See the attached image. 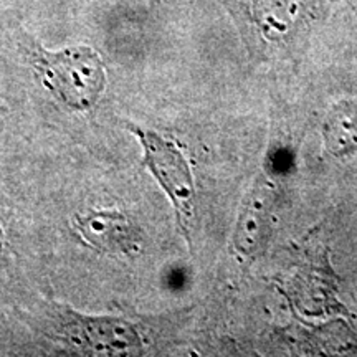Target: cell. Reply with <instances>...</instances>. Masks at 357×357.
I'll return each mask as SVG.
<instances>
[{"mask_svg":"<svg viewBox=\"0 0 357 357\" xmlns=\"http://www.w3.org/2000/svg\"><path fill=\"white\" fill-rule=\"evenodd\" d=\"M56 336L79 354L88 356H139L144 342L137 326L119 316H91L55 305Z\"/></svg>","mask_w":357,"mask_h":357,"instance_id":"4","label":"cell"},{"mask_svg":"<svg viewBox=\"0 0 357 357\" xmlns=\"http://www.w3.org/2000/svg\"><path fill=\"white\" fill-rule=\"evenodd\" d=\"M129 132L137 137L142 147V167L149 171L160 189L171 200L176 213L177 229L189 247L195 225V204L197 192L187 158L171 139L153 129L134 123H124Z\"/></svg>","mask_w":357,"mask_h":357,"instance_id":"3","label":"cell"},{"mask_svg":"<svg viewBox=\"0 0 357 357\" xmlns=\"http://www.w3.org/2000/svg\"><path fill=\"white\" fill-rule=\"evenodd\" d=\"M26 53L45 89L68 109L89 111L105 93V63L93 48L78 45L50 52L30 40Z\"/></svg>","mask_w":357,"mask_h":357,"instance_id":"2","label":"cell"},{"mask_svg":"<svg viewBox=\"0 0 357 357\" xmlns=\"http://www.w3.org/2000/svg\"><path fill=\"white\" fill-rule=\"evenodd\" d=\"M73 229L89 247L101 253L136 257L144 252L142 231L126 215L116 211H86L77 213Z\"/></svg>","mask_w":357,"mask_h":357,"instance_id":"5","label":"cell"},{"mask_svg":"<svg viewBox=\"0 0 357 357\" xmlns=\"http://www.w3.org/2000/svg\"><path fill=\"white\" fill-rule=\"evenodd\" d=\"M3 252H6V236H3V231L0 229V260L3 258Z\"/></svg>","mask_w":357,"mask_h":357,"instance_id":"8","label":"cell"},{"mask_svg":"<svg viewBox=\"0 0 357 357\" xmlns=\"http://www.w3.org/2000/svg\"><path fill=\"white\" fill-rule=\"evenodd\" d=\"M275 189L266 178H258L245 199L235 225L234 247L243 258H255L265 247L271 227Z\"/></svg>","mask_w":357,"mask_h":357,"instance_id":"6","label":"cell"},{"mask_svg":"<svg viewBox=\"0 0 357 357\" xmlns=\"http://www.w3.org/2000/svg\"><path fill=\"white\" fill-rule=\"evenodd\" d=\"M326 149L333 155H346L357 151V106L342 101L326 116L323 126Z\"/></svg>","mask_w":357,"mask_h":357,"instance_id":"7","label":"cell"},{"mask_svg":"<svg viewBox=\"0 0 357 357\" xmlns=\"http://www.w3.org/2000/svg\"><path fill=\"white\" fill-rule=\"evenodd\" d=\"M230 6L258 56L300 52L328 13L323 0H231Z\"/></svg>","mask_w":357,"mask_h":357,"instance_id":"1","label":"cell"},{"mask_svg":"<svg viewBox=\"0 0 357 357\" xmlns=\"http://www.w3.org/2000/svg\"><path fill=\"white\" fill-rule=\"evenodd\" d=\"M0 111H3V108H2V106H0Z\"/></svg>","mask_w":357,"mask_h":357,"instance_id":"9","label":"cell"}]
</instances>
